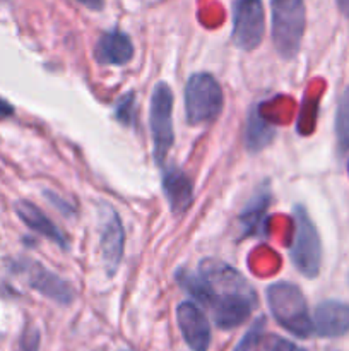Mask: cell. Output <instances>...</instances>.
Returning <instances> with one entry per match:
<instances>
[{"label": "cell", "instance_id": "6da1fadb", "mask_svg": "<svg viewBox=\"0 0 349 351\" xmlns=\"http://www.w3.org/2000/svg\"><path fill=\"white\" fill-rule=\"evenodd\" d=\"M270 314L281 328L298 338H308L313 332V321L308 311L303 291L293 283L277 281L266 291Z\"/></svg>", "mask_w": 349, "mask_h": 351}, {"label": "cell", "instance_id": "7a4b0ae2", "mask_svg": "<svg viewBox=\"0 0 349 351\" xmlns=\"http://www.w3.org/2000/svg\"><path fill=\"white\" fill-rule=\"evenodd\" d=\"M272 41L277 53L286 60L298 55L307 27L305 0H272Z\"/></svg>", "mask_w": 349, "mask_h": 351}, {"label": "cell", "instance_id": "3957f363", "mask_svg": "<svg viewBox=\"0 0 349 351\" xmlns=\"http://www.w3.org/2000/svg\"><path fill=\"white\" fill-rule=\"evenodd\" d=\"M224 96L214 75L198 72L185 86V115L190 125H205L214 122L222 112Z\"/></svg>", "mask_w": 349, "mask_h": 351}, {"label": "cell", "instance_id": "277c9868", "mask_svg": "<svg viewBox=\"0 0 349 351\" xmlns=\"http://www.w3.org/2000/svg\"><path fill=\"white\" fill-rule=\"evenodd\" d=\"M294 235L291 243V261L305 278H317L322 267V242L317 226L303 206L293 213Z\"/></svg>", "mask_w": 349, "mask_h": 351}, {"label": "cell", "instance_id": "5b68a950", "mask_svg": "<svg viewBox=\"0 0 349 351\" xmlns=\"http://www.w3.org/2000/svg\"><path fill=\"white\" fill-rule=\"evenodd\" d=\"M151 134L154 158L157 165L166 161L174 141L173 132V93L166 82H157L151 96Z\"/></svg>", "mask_w": 349, "mask_h": 351}, {"label": "cell", "instance_id": "8992f818", "mask_svg": "<svg viewBox=\"0 0 349 351\" xmlns=\"http://www.w3.org/2000/svg\"><path fill=\"white\" fill-rule=\"evenodd\" d=\"M266 34L262 0H236L233 5V41L243 51L260 47Z\"/></svg>", "mask_w": 349, "mask_h": 351}, {"label": "cell", "instance_id": "52a82bcc", "mask_svg": "<svg viewBox=\"0 0 349 351\" xmlns=\"http://www.w3.org/2000/svg\"><path fill=\"white\" fill-rule=\"evenodd\" d=\"M125 233L122 221L112 208L105 206L101 215V232H99V249H101L103 263L109 276L116 273L123 256Z\"/></svg>", "mask_w": 349, "mask_h": 351}, {"label": "cell", "instance_id": "ba28073f", "mask_svg": "<svg viewBox=\"0 0 349 351\" xmlns=\"http://www.w3.org/2000/svg\"><path fill=\"white\" fill-rule=\"evenodd\" d=\"M255 304L253 293H229L214 297L207 305L219 329H235L250 317Z\"/></svg>", "mask_w": 349, "mask_h": 351}, {"label": "cell", "instance_id": "9c48e42d", "mask_svg": "<svg viewBox=\"0 0 349 351\" xmlns=\"http://www.w3.org/2000/svg\"><path fill=\"white\" fill-rule=\"evenodd\" d=\"M177 322L185 343L194 351H207L211 346V324L204 312L192 302H181L177 308Z\"/></svg>", "mask_w": 349, "mask_h": 351}, {"label": "cell", "instance_id": "30bf717a", "mask_svg": "<svg viewBox=\"0 0 349 351\" xmlns=\"http://www.w3.org/2000/svg\"><path fill=\"white\" fill-rule=\"evenodd\" d=\"M313 332L320 338H339L349 332V304L327 300L313 312Z\"/></svg>", "mask_w": 349, "mask_h": 351}, {"label": "cell", "instance_id": "8fae6325", "mask_svg": "<svg viewBox=\"0 0 349 351\" xmlns=\"http://www.w3.org/2000/svg\"><path fill=\"white\" fill-rule=\"evenodd\" d=\"M24 274L27 278V283L31 288L40 291L44 297L58 302L62 305H67L74 300V291L65 281H62L57 274L50 273L48 269L41 267L40 264H29L24 267Z\"/></svg>", "mask_w": 349, "mask_h": 351}, {"label": "cell", "instance_id": "7c38bea8", "mask_svg": "<svg viewBox=\"0 0 349 351\" xmlns=\"http://www.w3.org/2000/svg\"><path fill=\"white\" fill-rule=\"evenodd\" d=\"M133 47L125 33L118 29L108 31L98 40L94 58L103 65H125L132 60Z\"/></svg>", "mask_w": 349, "mask_h": 351}, {"label": "cell", "instance_id": "4fadbf2b", "mask_svg": "<svg viewBox=\"0 0 349 351\" xmlns=\"http://www.w3.org/2000/svg\"><path fill=\"white\" fill-rule=\"evenodd\" d=\"M163 191L174 215H181L190 208L194 191L190 178L183 170L177 167L168 168L163 175Z\"/></svg>", "mask_w": 349, "mask_h": 351}, {"label": "cell", "instance_id": "5bb4252c", "mask_svg": "<svg viewBox=\"0 0 349 351\" xmlns=\"http://www.w3.org/2000/svg\"><path fill=\"white\" fill-rule=\"evenodd\" d=\"M16 213L17 216H19L21 221H23L27 228L40 233L41 237L51 240V242L57 243V245L67 247V240L62 235L60 230H58L57 226H55V223L50 221V219L47 218V215H44L40 208H36L33 202L19 201L16 204Z\"/></svg>", "mask_w": 349, "mask_h": 351}, {"label": "cell", "instance_id": "9a60e30c", "mask_svg": "<svg viewBox=\"0 0 349 351\" xmlns=\"http://www.w3.org/2000/svg\"><path fill=\"white\" fill-rule=\"evenodd\" d=\"M276 137V129L272 123L267 122L260 113L259 106L252 108L246 119L245 129V146L250 153H259L263 147L269 146Z\"/></svg>", "mask_w": 349, "mask_h": 351}, {"label": "cell", "instance_id": "2e32d148", "mask_svg": "<svg viewBox=\"0 0 349 351\" xmlns=\"http://www.w3.org/2000/svg\"><path fill=\"white\" fill-rule=\"evenodd\" d=\"M335 136L341 153L349 151V88L342 93L335 115Z\"/></svg>", "mask_w": 349, "mask_h": 351}, {"label": "cell", "instance_id": "e0dca14e", "mask_svg": "<svg viewBox=\"0 0 349 351\" xmlns=\"http://www.w3.org/2000/svg\"><path fill=\"white\" fill-rule=\"evenodd\" d=\"M267 202H269V197L267 195H259L257 199H253L252 204L242 213V223L245 226L246 232H257L259 228V223L262 221L263 213L267 209Z\"/></svg>", "mask_w": 349, "mask_h": 351}, {"label": "cell", "instance_id": "ac0fdd59", "mask_svg": "<svg viewBox=\"0 0 349 351\" xmlns=\"http://www.w3.org/2000/svg\"><path fill=\"white\" fill-rule=\"evenodd\" d=\"M263 326H266V321H263V317H260L259 321L253 322V324L250 326L248 331H246L245 336L240 339L238 345L235 346V350H233V351H252L253 348H255L257 343H259L260 338H262Z\"/></svg>", "mask_w": 349, "mask_h": 351}, {"label": "cell", "instance_id": "d6986e66", "mask_svg": "<svg viewBox=\"0 0 349 351\" xmlns=\"http://www.w3.org/2000/svg\"><path fill=\"white\" fill-rule=\"evenodd\" d=\"M133 106H135V95L133 93H127L125 96L118 99L115 106V113L118 122L125 123V125H132L133 122Z\"/></svg>", "mask_w": 349, "mask_h": 351}, {"label": "cell", "instance_id": "ffe728a7", "mask_svg": "<svg viewBox=\"0 0 349 351\" xmlns=\"http://www.w3.org/2000/svg\"><path fill=\"white\" fill-rule=\"evenodd\" d=\"M262 351H307L301 346H298L296 343L289 341V339H284L281 336H270L263 343Z\"/></svg>", "mask_w": 349, "mask_h": 351}, {"label": "cell", "instance_id": "44dd1931", "mask_svg": "<svg viewBox=\"0 0 349 351\" xmlns=\"http://www.w3.org/2000/svg\"><path fill=\"white\" fill-rule=\"evenodd\" d=\"M19 351H40V331L36 328H27L24 331Z\"/></svg>", "mask_w": 349, "mask_h": 351}, {"label": "cell", "instance_id": "7402d4cb", "mask_svg": "<svg viewBox=\"0 0 349 351\" xmlns=\"http://www.w3.org/2000/svg\"><path fill=\"white\" fill-rule=\"evenodd\" d=\"M75 2H79L81 5L88 7L91 10H101L105 7V0H75Z\"/></svg>", "mask_w": 349, "mask_h": 351}, {"label": "cell", "instance_id": "603a6c76", "mask_svg": "<svg viewBox=\"0 0 349 351\" xmlns=\"http://www.w3.org/2000/svg\"><path fill=\"white\" fill-rule=\"evenodd\" d=\"M14 113V108L12 105H10L7 99H3L2 96H0V119H5V117H10Z\"/></svg>", "mask_w": 349, "mask_h": 351}, {"label": "cell", "instance_id": "cb8c5ba5", "mask_svg": "<svg viewBox=\"0 0 349 351\" xmlns=\"http://www.w3.org/2000/svg\"><path fill=\"white\" fill-rule=\"evenodd\" d=\"M335 2H337V7L342 16L349 19V0H335Z\"/></svg>", "mask_w": 349, "mask_h": 351}, {"label": "cell", "instance_id": "d4e9b609", "mask_svg": "<svg viewBox=\"0 0 349 351\" xmlns=\"http://www.w3.org/2000/svg\"><path fill=\"white\" fill-rule=\"evenodd\" d=\"M2 2H5V0H0V3H2Z\"/></svg>", "mask_w": 349, "mask_h": 351}]
</instances>
